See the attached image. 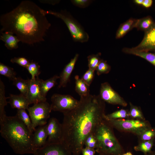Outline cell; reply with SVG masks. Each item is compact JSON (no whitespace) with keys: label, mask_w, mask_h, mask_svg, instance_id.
Here are the masks:
<instances>
[{"label":"cell","mask_w":155,"mask_h":155,"mask_svg":"<svg viewBox=\"0 0 155 155\" xmlns=\"http://www.w3.org/2000/svg\"><path fill=\"white\" fill-rule=\"evenodd\" d=\"M22 121L26 126L33 133L35 131L30 117L24 109H18L16 115Z\"/></svg>","instance_id":"obj_24"},{"label":"cell","mask_w":155,"mask_h":155,"mask_svg":"<svg viewBox=\"0 0 155 155\" xmlns=\"http://www.w3.org/2000/svg\"><path fill=\"white\" fill-rule=\"evenodd\" d=\"M26 69L31 75V79L32 80L38 77L41 73L40 65L35 62L32 61L30 62Z\"/></svg>","instance_id":"obj_29"},{"label":"cell","mask_w":155,"mask_h":155,"mask_svg":"<svg viewBox=\"0 0 155 155\" xmlns=\"http://www.w3.org/2000/svg\"><path fill=\"white\" fill-rule=\"evenodd\" d=\"M34 155H73L69 148L63 143L47 144L38 149Z\"/></svg>","instance_id":"obj_10"},{"label":"cell","mask_w":155,"mask_h":155,"mask_svg":"<svg viewBox=\"0 0 155 155\" xmlns=\"http://www.w3.org/2000/svg\"><path fill=\"white\" fill-rule=\"evenodd\" d=\"M130 109L129 112V117L133 118L144 120V117L140 110L137 107L130 103Z\"/></svg>","instance_id":"obj_32"},{"label":"cell","mask_w":155,"mask_h":155,"mask_svg":"<svg viewBox=\"0 0 155 155\" xmlns=\"http://www.w3.org/2000/svg\"><path fill=\"white\" fill-rule=\"evenodd\" d=\"M155 24V22L150 16L138 19L136 27L138 29L144 31H148Z\"/></svg>","instance_id":"obj_22"},{"label":"cell","mask_w":155,"mask_h":155,"mask_svg":"<svg viewBox=\"0 0 155 155\" xmlns=\"http://www.w3.org/2000/svg\"><path fill=\"white\" fill-rule=\"evenodd\" d=\"M59 79V76L55 75L53 77L45 80L40 79V86L41 94L46 98L48 91L57 84V80Z\"/></svg>","instance_id":"obj_18"},{"label":"cell","mask_w":155,"mask_h":155,"mask_svg":"<svg viewBox=\"0 0 155 155\" xmlns=\"http://www.w3.org/2000/svg\"><path fill=\"white\" fill-rule=\"evenodd\" d=\"M8 98L9 99L8 103L12 108L28 110L30 104L26 97L22 94H10Z\"/></svg>","instance_id":"obj_16"},{"label":"cell","mask_w":155,"mask_h":155,"mask_svg":"<svg viewBox=\"0 0 155 155\" xmlns=\"http://www.w3.org/2000/svg\"><path fill=\"white\" fill-rule=\"evenodd\" d=\"M144 155H155V152H152L151 151L149 152L144 154Z\"/></svg>","instance_id":"obj_41"},{"label":"cell","mask_w":155,"mask_h":155,"mask_svg":"<svg viewBox=\"0 0 155 155\" xmlns=\"http://www.w3.org/2000/svg\"><path fill=\"white\" fill-rule=\"evenodd\" d=\"M46 130L48 138L46 144L61 142L62 124L56 118L52 117L49 119L47 124Z\"/></svg>","instance_id":"obj_11"},{"label":"cell","mask_w":155,"mask_h":155,"mask_svg":"<svg viewBox=\"0 0 155 155\" xmlns=\"http://www.w3.org/2000/svg\"><path fill=\"white\" fill-rule=\"evenodd\" d=\"M152 0H144L142 5L144 7L148 8L152 6Z\"/></svg>","instance_id":"obj_39"},{"label":"cell","mask_w":155,"mask_h":155,"mask_svg":"<svg viewBox=\"0 0 155 155\" xmlns=\"http://www.w3.org/2000/svg\"><path fill=\"white\" fill-rule=\"evenodd\" d=\"M154 145V139L144 141L134 147V149L137 151H141L144 154L149 152Z\"/></svg>","instance_id":"obj_28"},{"label":"cell","mask_w":155,"mask_h":155,"mask_svg":"<svg viewBox=\"0 0 155 155\" xmlns=\"http://www.w3.org/2000/svg\"><path fill=\"white\" fill-rule=\"evenodd\" d=\"M46 14H50L61 19L65 23L71 34L73 40L75 41L84 42H87L89 38L88 34L80 24L68 13L65 11L60 12L44 10Z\"/></svg>","instance_id":"obj_5"},{"label":"cell","mask_w":155,"mask_h":155,"mask_svg":"<svg viewBox=\"0 0 155 155\" xmlns=\"http://www.w3.org/2000/svg\"><path fill=\"white\" fill-rule=\"evenodd\" d=\"M33 127L35 130L37 126L46 125L52 111L51 105L47 102H42L29 107L28 110Z\"/></svg>","instance_id":"obj_7"},{"label":"cell","mask_w":155,"mask_h":155,"mask_svg":"<svg viewBox=\"0 0 155 155\" xmlns=\"http://www.w3.org/2000/svg\"><path fill=\"white\" fill-rule=\"evenodd\" d=\"M7 98L5 95V86L3 82L0 80V120L6 115L4 108L7 104Z\"/></svg>","instance_id":"obj_23"},{"label":"cell","mask_w":155,"mask_h":155,"mask_svg":"<svg viewBox=\"0 0 155 155\" xmlns=\"http://www.w3.org/2000/svg\"><path fill=\"white\" fill-rule=\"evenodd\" d=\"M129 117V111L125 109H121L108 115L105 114L104 117L109 119H116L127 118Z\"/></svg>","instance_id":"obj_27"},{"label":"cell","mask_w":155,"mask_h":155,"mask_svg":"<svg viewBox=\"0 0 155 155\" xmlns=\"http://www.w3.org/2000/svg\"><path fill=\"white\" fill-rule=\"evenodd\" d=\"M0 74L12 81L16 77V73L13 68L1 63H0Z\"/></svg>","instance_id":"obj_26"},{"label":"cell","mask_w":155,"mask_h":155,"mask_svg":"<svg viewBox=\"0 0 155 155\" xmlns=\"http://www.w3.org/2000/svg\"><path fill=\"white\" fill-rule=\"evenodd\" d=\"M104 118L113 127L118 130L131 132L139 136L151 127L149 123L143 120L124 119H112L104 117Z\"/></svg>","instance_id":"obj_6"},{"label":"cell","mask_w":155,"mask_h":155,"mask_svg":"<svg viewBox=\"0 0 155 155\" xmlns=\"http://www.w3.org/2000/svg\"><path fill=\"white\" fill-rule=\"evenodd\" d=\"M138 19L130 18L121 24L117 31L116 37L119 38L134 28H136Z\"/></svg>","instance_id":"obj_19"},{"label":"cell","mask_w":155,"mask_h":155,"mask_svg":"<svg viewBox=\"0 0 155 155\" xmlns=\"http://www.w3.org/2000/svg\"><path fill=\"white\" fill-rule=\"evenodd\" d=\"M52 110L63 113L69 112L78 105V100L71 95L55 94L51 97Z\"/></svg>","instance_id":"obj_8"},{"label":"cell","mask_w":155,"mask_h":155,"mask_svg":"<svg viewBox=\"0 0 155 155\" xmlns=\"http://www.w3.org/2000/svg\"><path fill=\"white\" fill-rule=\"evenodd\" d=\"M112 127L103 118L92 131L97 141L95 149L98 154L123 155L124 151L112 130Z\"/></svg>","instance_id":"obj_4"},{"label":"cell","mask_w":155,"mask_h":155,"mask_svg":"<svg viewBox=\"0 0 155 155\" xmlns=\"http://www.w3.org/2000/svg\"><path fill=\"white\" fill-rule=\"evenodd\" d=\"M98 155H108L106 154H98Z\"/></svg>","instance_id":"obj_43"},{"label":"cell","mask_w":155,"mask_h":155,"mask_svg":"<svg viewBox=\"0 0 155 155\" xmlns=\"http://www.w3.org/2000/svg\"><path fill=\"white\" fill-rule=\"evenodd\" d=\"M1 136L16 154H33L37 150L33 141V133L16 115L5 116L0 120Z\"/></svg>","instance_id":"obj_3"},{"label":"cell","mask_w":155,"mask_h":155,"mask_svg":"<svg viewBox=\"0 0 155 155\" xmlns=\"http://www.w3.org/2000/svg\"><path fill=\"white\" fill-rule=\"evenodd\" d=\"M97 140L92 132L86 137L84 143L85 147L95 149L97 146Z\"/></svg>","instance_id":"obj_33"},{"label":"cell","mask_w":155,"mask_h":155,"mask_svg":"<svg viewBox=\"0 0 155 155\" xmlns=\"http://www.w3.org/2000/svg\"><path fill=\"white\" fill-rule=\"evenodd\" d=\"M101 53H98L96 54H92L89 55L88 57V66L89 69L95 71L99 63L102 59H100Z\"/></svg>","instance_id":"obj_30"},{"label":"cell","mask_w":155,"mask_h":155,"mask_svg":"<svg viewBox=\"0 0 155 155\" xmlns=\"http://www.w3.org/2000/svg\"><path fill=\"white\" fill-rule=\"evenodd\" d=\"M10 61L13 63H16L26 68L30 63L27 59L22 57H14L11 59Z\"/></svg>","instance_id":"obj_36"},{"label":"cell","mask_w":155,"mask_h":155,"mask_svg":"<svg viewBox=\"0 0 155 155\" xmlns=\"http://www.w3.org/2000/svg\"><path fill=\"white\" fill-rule=\"evenodd\" d=\"M75 90L81 96H86L90 94L89 86H88L78 75L75 77Z\"/></svg>","instance_id":"obj_21"},{"label":"cell","mask_w":155,"mask_h":155,"mask_svg":"<svg viewBox=\"0 0 155 155\" xmlns=\"http://www.w3.org/2000/svg\"><path fill=\"white\" fill-rule=\"evenodd\" d=\"M123 51L126 53L133 55L142 57L155 66V52L139 51L131 48H124Z\"/></svg>","instance_id":"obj_17"},{"label":"cell","mask_w":155,"mask_h":155,"mask_svg":"<svg viewBox=\"0 0 155 155\" xmlns=\"http://www.w3.org/2000/svg\"><path fill=\"white\" fill-rule=\"evenodd\" d=\"M13 81L14 85L20 91V94L26 97L28 91V80L21 77H16Z\"/></svg>","instance_id":"obj_25"},{"label":"cell","mask_w":155,"mask_h":155,"mask_svg":"<svg viewBox=\"0 0 155 155\" xmlns=\"http://www.w3.org/2000/svg\"><path fill=\"white\" fill-rule=\"evenodd\" d=\"M0 39L5 42V46L9 50L16 49L18 47V43L20 42L15 36L11 34L1 32Z\"/></svg>","instance_id":"obj_20"},{"label":"cell","mask_w":155,"mask_h":155,"mask_svg":"<svg viewBox=\"0 0 155 155\" xmlns=\"http://www.w3.org/2000/svg\"><path fill=\"white\" fill-rule=\"evenodd\" d=\"M104 101L113 104H118L123 106L127 105L126 102L112 88L107 82L102 83L100 86V94Z\"/></svg>","instance_id":"obj_9"},{"label":"cell","mask_w":155,"mask_h":155,"mask_svg":"<svg viewBox=\"0 0 155 155\" xmlns=\"http://www.w3.org/2000/svg\"><path fill=\"white\" fill-rule=\"evenodd\" d=\"M28 91L26 97L30 104L46 101V98L41 94L40 86V79H28Z\"/></svg>","instance_id":"obj_12"},{"label":"cell","mask_w":155,"mask_h":155,"mask_svg":"<svg viewBox=\"0 0 155 155\" xmlns=\"http://www.w3.org/2000/svg\"><path fill=\"white\" fill-rule=\"evenodd\" d=\"M111 69V67L106 62V61L101 59L98 65L96 71L98 75L102 74H107L108 73Z\"/></svg>","instance_id":"obj_31"},{"label":"cell","mask_w":155,"mask_h":155,"mask_svg":"<svg viewBox=\"0 0 155 155\" xmlns=\"http://www.w3.org/2000/svg\"><path fill=\"white\" fill-rule=\"evenodd\" d=\"M133 48L139 51L155 52V24L151 29L145 32L142 42Z\"/></svg>","instance_id":"obj_13"},{"label":"cell","mask_w":155,"mask_h":155,"mask_svg":"<svg viewBox=\"0 0 155 155\" xmlns=\"http://www.w3.org/2000/svg\"><path fill=\"white\" fill-rule=\"evenodd\" d=\"M96 152L95 149L85 147L82 150V155H95Z\"/></svg>","instance_id":"obj_38"},{"label":"cell","mask_w":155,"mask_h":155,"mask_svg":"<svg viewBox=\"0 0 155 155\" xmlns=\"http://www.w3.org/2000/svg\"><path fill=\"white\" fill-rule=\"evenodd\" d=\"M47 124L38 126L33 133V141L34 146L37 149L45 145L48 138Z\"/></svg>","instance_id":"obj_15"},{"label":"cell","mask_w":155,"mask_h":155,"mask_svg":"<svg viewBox=\"0 0 155 155\" xmlns=\"http://www.w3.org/2000/svg\"><path fill=\"white\" fill-rule=\"evenodd\" d=\"M94 71L88 69L81 78L89 86L94 80Z\"/></svg>","instance_id":"obj_34"},{"label":"cell","mask_w":155,"mask_h":155,"mask_svg":"<svg viewBox=\"0 0 155 155\" xmlns=\"http://www.w3.org/2000/svg\"><path fill=\"white\" fill-rule=\"evenodd\" d=\"M123 155H133L132 153L130 152H127L126 153H124Z\"/></svg>","instance_id":"obj_42"},{"label":"cell","mask_w":155,"mask_h":155,"mask_svg":"<svg viewBox=\"0 0 155 155\" xmlns=\"http://www.w3.org/2000/svg\"><path fill=\"white\" fill-rule=\"evenodd\" d=\"M143 1L144 0H135L134 2L136 4L142 5Z\"/></svg>","instance_id":"obj_40"},{"label":"cell","mask_w":155,"mask_h":155,"mask_svg":"<svg viewBox=\"0 0 155 155\" xmlns=\"http://www.w3.org/2000/svg\"><path fill=\"white\" fill-rule=\"evenodd\" d=\"M71 2L74 5L80 7L84 8L88 6L91 2L88 0H73Z\"/></svg>","instance_id":"obj_37"},{"label":"cell","mask_w":155,"mask_h":155,"mask_svg":"<svg viewBox=\"0 0 155 155\" xmlns=\"http://www.w3.org/2000/svg\"><path fill=\"white\" fill-rule=\"evenodd\" d=\"M105 104L99 95L80 97L74 109L63 113L61 142L73 155H80L87 137L103 119Z\"/></svg>","instance_id":"obj_1"},{"label":"cell","mask_w":155,"mask_h":155,"mask_svg":"<svg viewBox=\"0 0 155 155\" xmlns=\"http://www.w3.org/2000/svg\"><path fill=\"white\" fill-rule=\"evenodd\" d=\"M44 10L34 2L22 1L9 12L1 15V32L11 34L22 43L33 45L44 40L51 26Z\"/></svg>","instance_id":"obj_2"},{"label":"cell","mask_w":155,"mask_h":155,"mask_svg":"<svg viewBox=\"0 0 155 155\" xmlns=\"http://www.w3.org/2000/svg\"><path fill=\"white\" fill-rule=\"evenodd\" d=\"M140 136L142 140L144 141L153 140L155 137V129L151 127L144 131Z\"/></svg>","instance_id":"obj_35"},{"label":"cell","mask_w":155,"mask_h":155,"mask_svg":"<svg viewBox=\"0 0 155 155\" xmlns=\"http://www.w3.org/2000/svg\"><path fill=\"white\" fill-rule=\"evenodd\" d=\"M79 55L75 54L74 57L64 67L59 76L60 82L59 88L65 87L70 81L71 75L75 67Z\"/></svg>","instance_id":"obj_14"}]
</instances>
